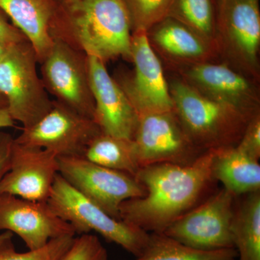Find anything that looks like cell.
Returning a JSON list of instances; mask_svg holds the SVG:
<instances>
[{"label": "cell", "mask_w": 260, "mask_h": 260, "mask_svg": "<svg viewBox=\"0 0 260 260\" xmlns=\"http://www.w3.org/2000/svg\"><path fill=\"white\" fill-rule=\"evenodd\" d=\"M216 150L205 152L189 165L158 164L140 168L135 176L146 189L142 198L126 200L121 220L150 233H164L199 204L212 185Z\"/></svg>", "instance_id": "1"}, {"label": "cell", "mask_w": 260, "mask_h": 260, "mask_svg": "<svg viewBox=\"0 0 260 260\" xmlns=\"http://www.w3.org/2000/svg\"><path fill=\"white\" fill-rule=\"evenodd\" d=\"M52 36L104 63L119 57L131 60V24L122 0H79L58 6Z\"/></svg>", "instance_id": "2"}, {"label": "cell", "mask_w": 260, "mask_h": 260, "mask_svg": "<svg viewBox=\"0 0 260 260\" xmlns=\"http://www.w3.org/2000/svg\"><path fill=\"white\" fill-rule=\"evenodd\" d=\"M168 84L174 112L197 147L208 151L239 143L254 116L205 96L179 76Z\"/></svg>", "instance_id": "3"}, {"label": "cell", "mask_w": 260, "mask_h": 260, "mask_svg": "<svg viewBox=\"0 0 260 260\" xmlns=\"http://www.w3.org/2000/svg\"><path fill=\"white\" fill-rule=\"evenodd\" d=\"M47 202L59 218L71 225L75 234L96 232L135 257L143 254L148 244L150 233L121 219L113 218L80 194L59 174L56 177Z\"/></svg>", "instance_id": "4"}, {"label": "cell", "mask_w": 260, "mask_h": 260, "mask_svg": "<svg viewBox=\"0 0 260 260\" xmlns=\"http://www.w3.org/2000/svg\"><path fill=\"white\" fill-rule=\"evenodd\" d=\"M215 8V42L220 61L258 83L259 0H216Z\"/></svg>", "instance_id": "5"}, {"label": "cell", "mask_w": 260, "mask_h": 260, "mask_svg": "<svg viewBox=\"0 0 260 260\" xmlns=\"http://www.w3.org/2000/svg\"><path fill=\"white\" fill-rule=\"evenodd\" d=\"M31 45L24 42L10 46L0 59V94L13 120L30 127L52 107L42 78Z\"/></svg>", "instance_id": "6"}, {"label": "cell", "mask_w": 260, "mask_h": 260, "mask_svg": "<svg viewBox=\"0 0 260 260\" xmlns=\"http://www.w3.org/2000/svg\"><path fill=\"white\" fill-rule=\"evenodd\" d=\"M59 174L80 194L113 218L120 219L119 209L126 200L146 194L133 176L102 167L83 156L58 157Z\"/></svg>", "instance_id": "7"}, {"label": "cell", "mask_w": 260, "mask_h": 260, "mask_svg": "<svg viewBox=\"0 0 260 260\" xmlns=\"http://www.w3.org/2000/svg\"><path fill=\"white\" fill-rule=\"evenodd\" d=\"M237 198L223 188L176 220L164 234L200 250L234 248L232 224Z\"/></svg>", "instance_id": "8"}, {"label": "cell", "mask_w": 260, "mask_h": 260, "mask_svg": "<svg viewBox=\"0 0 260 260\" xmlns=\"http://www.w3.org/2000/svg\"><path fill=\"white\" fill-rule=\"evenodd\" d=\"M42 80L56 102L93 119L95 104L89 80L87 56L59 39L40 63Z\"/></svg>", "instance_id": "9"}, {"label": "cell", "mask_w": 260, "mask_h": 260, "mask_svg": "<svg viewBox=\"0 0 260 260\" xmlns=\"http://www.w3.org/2000/svg\"><path fill=\"white\" fill-rule=\"evenodd\" d=\"M133 140L140 168L189 165L206 152L193 143L174 111L140 116Z\"/></svg>", "instance_id": "10"}, {"label": "cell", "mask_w": 260, "mask_h": 260, "mask_svg": "<svg viewBox=\"0 0 260 260\" xmlns=\"http://www.w3.org/2000/svg\"><path fill=\"white\" fill-rule=\"evenodd\" d=\"M101 133L93 119L54 100L40 120L23 128L14 140L20 144L49 150L58 157L83 156L90 142Z\"/></svg>", "instance_id": "11"}, {"label": "cell", "mask_w": 260, "mask_h": 260, "mask_svg": "<svg viewBox=\"0 0 260 260\" xmlns=\"http://www.w3.org/2000/svg\"><path fill=\"white\" fill-rule=\"evenodd\" d=\"M130 61L134 65L133 71L116 80L139 117L174 111L161 61L152 49L146 32L132 34Z\"/></svg>", "instance_id": "12"}, {"label": "cell", "mask_w": 260, "mask_h": 260, "mask_svg": "<svg viewBox=\"0 0 260 260\" xmlns=\"http://www.w3.org/2000/svg\"><path fill=\"white\" fill-rule=\"evenodd\" d=\"M178 76L212 100L232 106L250 116L260 113L257 82L222 61H207L184 67Z\"/></svg>", "instance_id": "13"}, {"label": "cell", "mask_w": 260, "mask_h": 260, "mask_svg": "<svg viewBox=\"0 0 260 260\" xmlns=\"http://www.w3.org/2000/svg\"><path fill=\"white\" fill-rule=\"evenodd\" d=\"M0 231L18 235L28 248L36 250L52 239L75 236L74 229L48 205L8 194H0Z\"/></svg>", "instance_id": "14"}, {"label": "cell", "mask_w": 260, "mask_h": 260, "mask_svg": "<svg viewBox=\"0 0 260 260\" xmlns=\"http://www.w3.org/2000/svg\"><path fill=\"white\" fill-rule=\"evenodd\" d=\"M59 174L58 156L45 149L13 142L10 167L0 181V194L47 202Z\"/></svg>", "instance_id": "15"}, {"label": "cell", "mask_w": 260, "mask_h": 260, "mask_svg": "<svg viewBox=\"0 0 260 260\" xmlns=\"http://www.w3.org/2000/svg\"><path fill=\"white\" fill-rule=\"evenodd\" d=\"M95 109L93 121L105 134L133 140L139 116L120 85L109 75L106 63L87 56Z\"/></svg>", "instance_id": "16"}, {"label": "cell", "mask_w": 260, "mask_h": 260, "mask_svg": "<svg viewBox=\"0 0 260 260\" xmlns=\"http://www.w3.org/2000/svg\"><path fill=\"white\" fill-rule=\"evenodd\" d=\"M152 49L169 70L220 61L216 49L199 35L170 17L147 32Z\"/></svg>", "instance_id": "17"}, {"label": "cell", "mask_w": 260, "mask_h": 260, "mask_svg": "<svg viewBox=\"0 0 260 260\" xmlns=\"http://www.w3.org/2000/svg\"><path fill=\"white\" fill-rule=\"evenodd\" d=\"M57 9L54 0H0V10L26 38L39 63L54 45L52 29Z\"/></svg>", "instance_id": "18"}, {"label": "cell", "mask_w": 260, "mask_h": 260, "mask_svg": "<svg viewBox=\"0 0 260 260\" xmlns=\"http://www.w3.org/2000/svg\"><path fill=\"white\" fill-rule=\"evenodd\" d=\"M212 170L214 180L236 197L260 191L259 160L236 146L216 150Z\"/></svg>", "instance_id": "19"}, {"label": "cell", "mask_w": 260, "mask_h": 260, "mask_svg": "<svg viewBox=\"0 0 260 260\" xmlns=\"http://www.w3.org/2000/svg\"><path fill=\"white\" fill-rule=\"evenodd\" d=\"M236 200L232 224L238 260H260V191Z\"/></svg>", "instance_id": "20"}, {"label": "cell", "mask_w": 260, "mask_h": 260, "mask_svg": "<svg viewBox=\"0 0 260 260\" xmlns=\"http://www.w3.org/2000/svg\"><path fill=\"white\" fill-rule=\"evenodd\" d=\"M83 158L102 167L135 177L140 170L133 140L101 133L87 147Z\"/></svg>", "instance_id": "21"}, {"label": "cell", "mask_w": 260, "mask_h": 260, "mask_svg": "<svg viewBox=\"0 0 260 260\" xmlns=\"http://www.w3.org/2000/svg\"><path fill=\"white\" fill-rule=\"evenodd\" d=\"M234 248L204 251L178 242L164 233H150L146 247L133 260H237Z\"/></svg>", "instance_id": "22"}, {"label": "cell", "mask_w": 260, "mask_h": 260, "mask_svg": "<svg viewBox=\"0 0 260 260\" xmlns=\"http://www.w3.org/2000/svg\"><path fill=\"white\" fill-rule=\"evenodd\" d=\"M168 17L185 25L216 49L215 8L212 0H175Z\"/></svg>", "instance_id": "23"}, {"label": "cell", "mask_w": 260, "mask_h": 260, "mask_svg": "<svg viewBox=\"0 0 260 260\" xmlns=\"http://www.w3.org/2000/svg\"><path fill=\"white\" fill-rule=\"evenodd\" d=\"M131 24L132 34L148 32L169 16L175 0H122Z\"/></svg>", "instance_id": "24"}, {"label": "cell", "mask_w": 260, "mask_h": 260, "mask_svg": "<svg viewBox=\"0 0 260 260\" xmlns=\"http://www.w3.org/2000/svg\"><path fill=\"white\" fill-rule=\"evenodd\" d=\"M75 236H66L52 239L47 245L36 250L18 252L13 241L0 249V260H59L69 249Z\"/></svg>", "instance_id": "25"}, {"label": "cell", "mask_w": 260, "mask_h": 260, "mask_svg": "<svg viewBox=\"0 0 260 260\" xmlns=\"http://www.w3.org/2000/svg\"><path fill=\"white\" fill-rule=\"evenodd\" d=\"M59 260H109L107 249L96 236L86 234L75 237Z\"/></svg>", "instance_id": "26"}, {"label": "cell", "mask_w": 260, "mask_h": 260, "mask_svg": "<svg viewBox=\"0 0 260 260\" xmlns=\"http://www.w3.org/2000/svg\"><path fill=\"white\" fill-rule=\"evenodd\" d=\"M236 147L256 160L260 158V113L248 123L240 141Z\"/></svg>", "instance_id": "27"}, {"label": "cell", "mask_w": 260, "mask_h": 260, "mask_svg": "<svg viewBox=\"0 0 260 260\" xmlns=\"http://www.w3.org/2000/svg\"><path fill=\"white\" fill-rule=\"evenodd\" d=\"M5 13L0 10V44L5 47L28 42L25 36L13 24L8 23Z\"/></svg>", "instance_id": "28"}, {"label": "cell", "mask_w": 260, "mask_h": 260, "mask_svg": "<svg viewBox=\"0 0 260 260\" xmlns=\"http://www.w3.org/2000/svg\"><path fill=\"white\" fill-rule=\"evenodd\" d=\"M14 138L4 132H0V181L10 167V155Z\"/></svg>", "instance_id": "29"}, {"label": "cell", "mask_w": 260, "mask_h": 260, "mask_svg": "<svg viewBox=\"0 0 260 260\" xmlns=\"http://www.w3.org/2000/svg\"><path fill=\"white\" fill-rule=\"evenodd\" d=\"M15 121L10 115L8 108L0 109V129L1 128L14 127Z\"/></svg>", "instance_id": "30"}, {"label": "cell", "mask_w": 260, "mask_h": 260, "mask_svg": "<svg viewBox=\"0 0 260 260\" xmlns=\"http://www.w3.org/2000/svg\"><path fill=\"white\" fill-rule=\"evenodd\" d=\"M13 234L9 232L0 233V249L13 239Z\"/></svg>", "instance_id": "31"}, {"label": "cell", "mask_w": 260, "mask_h": 260, "mask_svg": "<svg viewBox=\"0 0 260 260\" xmlns=\"http://www.w3.org/2000/svg\"><path fill=\"white\" fill-rule=\"evenodd\" d=\"M54 1L58 6H63V5L71 4V3H75L79 0H54Z\"/></svg>", "instance_id": "32"}, {"label": "cell", "mask_w": 260, "mask_h": 260, "mask_svg": "<svg viewBox=\"0 0 260 260\" xmlns=\"http://www.w3.org/2000/svg\"><path fill=\"white\" fill-rule=\"evenodd\" d=\"M8 47H5V46L3 45V44H0V59H1V58L5 55Z\"/></svg>", "instance_id": "33"}, {"label": "cell", "mask_w": 260, "mask_h": 260, "mask_svg": "<svg viewBox=\"0 0 260 260\" xmlns=\"http://www.w3.org/2000/svg\"><path fill=\"white\" fill-rule=\"evenodd\" d=\"M5 107H7L6 100H5V98L0 94V109Z\"/></svg>", "instance_id": "34"}]
</instances>
